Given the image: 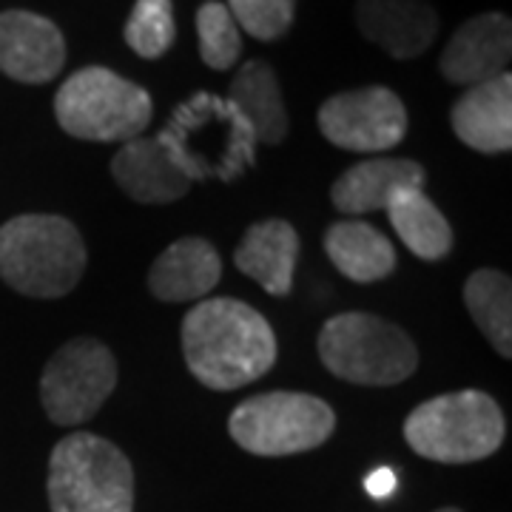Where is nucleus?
Returning a JSON list of instances; mask_svg holds the SVG:
<instances>
[{
	"instance_id": "1",
	"label": "nucleus",
	"mask_w": 512,
	"mask_h": 512,
	"mask_svg": "<svg viewBox=\"0 0 512 512\" xmlns=\"http://www.w3.org/2000/svg\"><path fill=\"white\" fill-rule=\"evenodd\" d=\"M183 356L194 379L208 390H239L276 365L271 322L248 302L217 296L185 313L180 328Z\"/></svg>"
},
{
	"instance_id": "9",
	"label": "nucleus",
	"mask_w": 512,
	"mask_h": 512,
	"mask_svg": "<svg viewBox=\"0 0 512 512\" xmlns=\"http://www.w3.org/2000/svg\"><path fill=\"white\" fill-rule=\"evenodd\" d=\"M117 387V362L100 339L80 336L55 350L40 376V404L60 427L89 421Z\"/></svg>"
},
{
	"instance_id": "13",
	"label": "nucleus",
	"mask_w": 512,
	"mask_h": 512,
	"mask_svg": "<svg viewBox=\"0 0 512 512\" xmlns=\"http://www.w3.org/2000/svg\"><path fill=\"white\" fill-rule=\"evenodd\" d=\"M359 32L396 60L424 55L439 35V15L424 0H359Z\"/></svg>"
},
{
	"instance_id": "11",
	"label": "nucleus",
	"mask_w": 512,
	"mask_h": 512,
	"mask_svg": "<svg viewBox=\"0 0 512 512\" xmlns=\"http://www.w3.org/2000/svg\"><path fill=\"white\" fill-rule=\"evenodd\" d=\"M66 66V37L55 23L26 9L0 12V72L26 86L55 80Z\"/></svg>"
},
{
	"instance_id": "23",
	"label": "nucleus",
	"mask_w": 512,
	"mask_h": 512,
	"mask_svg": "<svg viewBox=\"0 0 512 512\" xmlns=\"http://www.w3.org/2000/svg\"><path fill=\"white\" fill-rule=\"evenodd\" d=\"M197 37L202 63L214 72H228L242 55V37L237 20L220 0H205L197 9Z\"/></svg>"
},
{
	"instance_id": "22",
	"label": "nucleus",
	"mask_w": 512,
	"mask_h": 512,
	"mask_svg": "<svg viewBox=\"0 0 512 512\" xmlns=\"http://www.w3.org/2000/svg\"><path fill=\"white\" fill-rule=\"evenodd\" d=\"M464 305L498 356H512V282L504 271L478 268L464 282Z\"/></svg>"
},
{
	"instance_id": "21",
	"label": "nucleus",
	"mask_w": 512,
	"mask_h": 512,
	"mask_svg": "<svg viewBox=\"0 0 512 512\" xmlns=\"http://www.w3.org/2000/svg\"><path fill=\"white\" fill-rule=\"evenodd\" d=\"M387 217L410 254L424 262H439L453 251V228L424 194V188H407L396 194L387 202Z\"/></svg>"
},
{
	"instance_id": "5",
	"label": "nucleus",
	"mask_w": 512,
	"mask_h": 512,
	"mask_svg": "<svg viewBox=\"0 0 512 512\" xmlns=\"http://www.w3.org/2000/svg\"><path fill=\"white\" fill-rule=\"evenodd\" d=\"M316 350L336 379L362 387L402 384L419 367V350L399 325L362 311L330 316Z\"/></svg>"
},
{
	"instance_id": "19",
	"label": "nucleus",
	"mask_w": 512,
	"mask_h": 512,
	"mask_svg": "<svg viewBox=\"0 0 512 512\" xmlns=\"http://www.w3.org/2000/svg\"><path fill=\"white\" fill-rule=\"evenodd\" d=\"M228 100L254 128L256 143L279 146L288 137V109L279 89V77L265 60H248L231 80Z\"/></svg>"
},
{
	"instance_id": "18",
	"label": "nucleus",
	"mask_w": 512,
	"mask_h": 512,
	"mask_svg": "<svg viewBox=\"0 0 512 512\" xmlns=\"http://www.w3.org/2000/svg\"><path fill=\"white\" fill-rule=\"evenodd\" d=\"M299 259V234L288 220L251 225L234 251V265L271 296H288Z\"/></svg>"
},
{
	"instance_id": "17",
	"label": "nucleus",
	"mask_w": 512,
	"mask_h": 512,
	"mask_svg": "<svg viewBox=\"0 0 512 512\" xmlns=\"http://www.w3.org/2000/svg\"><path fill=\"white\" fill-rule=\"evenodd\" d=\"M222 259L217 248L202 237L171 242L148 271V291L160 302L205 299L220 285Z\"/></svg>"
},
{
	"instance_id": "12",
	"label": "nucleus",
	"mask_w": 512,
	"mask_h": 512,
	"mask_svg": "<svg viewBox=\"0 0 512 512\" xmlns=\"http://www.w3.org/2000/svg\"><path fill=\"white\" fill-rule=\"evenodd\" d=\"M512 57V23L501 12L476 15L461 23L444 46L439 69L453 86H478L507 74Z\"/></svg>"
},
{
	"instance_id": "16",
	"label": "nucleus",
	"mask_w": 512,
	"mask_h": 512,
	"mask_svg": "<svg viewBox=\"0 0 512 512\" xmlns=\"http://www.w3.org/2000/svg\"><path fill=\"white\" fill-rule=\"evenodd\" d=\"M111 177L140 205H168L183 200L194 185L157 143V137H134L123 143L111 160Z\"/></svg>"
},
{
	"instance_id": "3",
	"label": "nucleus",
	"mask_w": 512,
	"mask_h": 512,
	"mask_svg": "<svg viewBox=\"0 0 512 512\" xmlns=\"http://www.w3.org/2000/svg\"><path fill=\"white\" fill-rule=\"evenodd\" d=\"M86 242L57 214H20L0 228V279L32 299H60L86 274Z\"/></svg>"
},
{
	"instance_id": "6",
	"label": "nucleus",
	"mask_w": 512,
	"mask_h": 512,
	"mask_svg": "<svg viewBox=\"0 0 512 512\" xmlns=\"http://www.w3.org/2000/svg\"><path fill=\"white\" fill-rule=\"evenodd\" d=\"M151 114V94L106 66L77 69L55 94L57 123L77 140L128 143L143 137Z\"/></svg>"
},
{
	"instance_id": "14",
	"label": "nucleus",
	"mask_w": 512,
	"mask_h": 512,
	"mask_svg": "<svg viewBox=\"0 0 512 512\" xmlns=\"http://www.w3.org/2000/svg\"><path fill=\"white\" fill-rule=\"evenodd\" d=\"M427 180L424 165L404 157H373L365 163L350 165L330 185V202L342 214L359 217L384 211L387 202L407 188H421Z\"/></svg>"
},
{
	"instance_id": "20",
	"label": "nucleus",
	"mask_w": 512,
	"mask_h": 512,
	"mask_svg": "<svg viewBox=\"0 0 512 512\" xmlns=\"http://www.w3.org/2000/svg\"><path fill=\"white\" fill-rule=\"evenodd\" d=\"M325 251H328L333 268L359 285L387 279L396 271L393 242L367 222H333L325 234Z\"/></svg>"
},
{
	"instance_id": "7",
	"label": "nucleus",
	"mask_w": 512,
	"mask_h": 512,
	"mask_svg": "<svg viewBox=\"0 0 512 512\" xmlns=\"http://www.w3.org/2000/svg\"><path fill=\"white\" fill-rule=\"evenodd\" d=\"M49 504L52 512H134L131 461L103 436H66L49 458Z\"/></svg>"
},
{
	"instance_id": "4",
	"label": "nucleus",
	"mask_w": 512,
	"mask_h": 512,
	"mask_svg": "<svg viewBox=\"0 0 512 512\" xmlns=\"http://www.w3.org/2000/svg\"><path fill=\"white\" fill-rule=\"evenodd\" d=\"M504 436V413L484 390L444 393L419 404L404 419V441L410 450L439 464H470L493 456Z\"/></svg>"
},
{
	"instance_id": "27",
	"label": "nucleus",
	"mask_w": 512,
	"mask_h": 512,
	"mask_svg": "<svg viewBox=\"0 0 512 512\" xmlns=\"http://www.w3.org/2000/svg\"><path fill=\"white\" fill-rule=\"evenodd\" d=\"M436 512H461V510H456V507H444V510H436Z\"/></svg>"
},
{
	"instance_id": "25",
	"label": "nucleus",
	"mask_w": 512,
	"mask_h": 512,
	"mask_svg": "<svg viewBox=\"0 0 512 512\" xmlns=\"http://www.w3.org/2000/svg\"><path fill=\"white\" fill-rule=\"evenodd\" d=\"M228 12L256 40H279L291 29L296 0H228Z\"/></svg>"
},
{
	"instance_id": "24",
	"label": "nucleus",
	"mask_w": 512,
	"mask_h": 512,
	"mask_svg": "<svg viewBox=\"0 0 512 512\" xmlns=\"http://www.w3.org/2000/svg\"><path fill=\"white\" fill-rule=\"evenodd\" d=\"M123 37L146 60L163 57L177 37V23H174V3L171 0H137L131 15L126 20Z\"/></svg>"
},
{
	"instance_id": "26",
	"label": "nucleus",
	"mask_w": 512,
	"mask_h": 512,
	"mask_svg": "<svg viewBox=\"0 0 512 512\" xmlns=\"http://www.w3.org/2000/svg\"><path fill=\"white\" fill-rule=\"evenodd\" d=\"M365 487L373 498H387V495L396 490V473L387 470V467H379V470H373V473L365 478Z\"/></svg>"
},
{
	"instance_id": "2",
	"label": "nucleus",
	"mask_w": 512,
	"mask_h": 512,
	"mask_svg": "<svg viewBox=\"0 0 512 512\" xmlns=\"http://www.w3.org/2000/svg\"><path fill=\"white\" fill-rule=\"evenodd\" d=\"M157 143L191 183H234L256 163V137L242 111L220 94L197 92L180 103Z\"/></svg>"
},
{
	"instance_id": "15",
	"label": "nucleus",
	"mask_w": 512,
	"mask_h": 512,
	"mask_svg": "<svg viewBox=\"0 0 512 512\" xmlns=\"http://www.w3.org/2000/svg\"><path fill=\"white\" fill-rule=\"evenodd\" d=\"M456 137L481 154H507L512 148V77L470 86L450 111Z\"/></svg>"
},
{
	"instance_id": "8",
	"label": "nucleus",
	"mask_w": 512,
	"mask_h": 512,
	"mask_svg": "<svg viewBox=\"0 0 512 512\" xmlns=\"http://www.w3.org/2000/svg\"><path fill=\"white\" fill-rule=\"evenodd\" d=\"M336 430V413L311 393L274 390L251 396L228 419V433L251 456L282 458L322 447Z\"/></svg>"
},
{
	"instance_id": "10",
	"label": "nucleus",
	"mask_w": 512,
	"mask_h": 512,
	"mask_svg": "<svg viewBox=\"0 0 512 512\" xmlns=\"http://www.w3.org/2000/svg\"><path fill=\"white\" fill-rule=\"evenodd\" d=\"M316 126L330 146L376 154L402 143L407 109L402 97L387 86H365L328 97L316 111Z\"/></svg>"
}]
</instances>
